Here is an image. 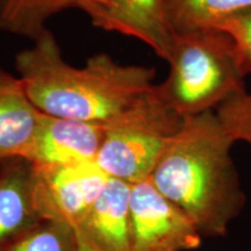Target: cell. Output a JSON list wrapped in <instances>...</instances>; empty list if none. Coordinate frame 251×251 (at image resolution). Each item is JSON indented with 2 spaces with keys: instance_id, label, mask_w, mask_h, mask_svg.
<instances>
[{
  "instance_id": "obj_1",
  "label": "cell",
  "mask_w": 251,
  "mask_h": 251,
  "mask_svg": "<svg viewBox=\"0 0 251 251\" xmlns=\"http://www.w3.org/2000/svg\"><path fill=\"white\" fill-rule=\"evenodd\" d=\"M18 77L41 113L50 117L107 124L153 86L156 70L120 64L106 52L83 68L69 64L49 29L15 56Z\"/></svg>"
},
{
  "instance_id": "obj_2",
  "label": "cell",
  "mask_w": 251,
  "mask_h": 251,
  "mask_svg": "<svg viewBox=\"0 0 251 251\" xmlns=\"http://www.w3.org/2000/svg\"><path fill=\"white\" fill-rule=\"evenodd\" d=\"M234 143L214 111L185 117L150 177L202 236H224L246 205L230 156Z\"/></svg>"
},
{
  "instance_id": "obj_3",
  "label": "cell",
  "mask_w": 251,
  "mask_h": 251,
  "mask_svg": "<svg viewBox=\"0 0 251 251\" xmlns=\"http://www.w3.org/2000/svg\"><path fill=\"white\" fill-rule=\"evenodd\" d=\"M166 62L170 72L157 90L181 118L215 111L228 99L247 91V72L233 40L225 31L175 33Z\"/></svg>"
},
{
  "instance_id": "obj_4",
  "label": "cell",
  "mask_w": 251,
  "mask_h": 251,
  "mask_svg": "<svg viewBox=\"0 0 251 251\" xmlns=\"http://www.w3.org/2000/svg\"><path fill=\"white\" fill-rule=\"evenodd\" d=\"M183 118L153 85L124 112L105 124L96 163L108 178L130 185L151 177Z\"/></svg>"
},
{
  "instance_id": "obj_5",
  "label": "cell",
  "mask_w": 251,
  "mask_h": 251,
  "mask_svg": "<svg viewBox=\"0 0 251 251\" xmlns=\"http://www.w3.org/2000/svg\"><path fill=\"white\" fill-rule=\"evenodd\" d=\"M133 251H190L201 246L193 220L147 179L130 185Z\"/></svg>"
},
{
  "instance_id": "obj_6",
  "label": "cell",
  "mask_w": 251,
  "mask_h": 251,
  "mask_svg": "<svg viewBox=\"0 0 251 251\" xmlns=\"http://www.w3.org/2000/svg\"><path fill=\"white\" fill-rule=\"evenodd\" d=\"M35 200L43 220L77 227L109 178L96 162L35 165Z\"/></svg>"
},
{
  "instance_id": "obj_7",
  "label": "cell",
  "mask_w": 251,
  "mask_h": 251,
  "mask_svg": "<svg viewBox=\"0 0 251 251\" xmlns=\"http://www.w3.org/2000/svg\"><path fill=\"white\" fill-rule=\"evenodd\" d=\"M105 124L50 117L42 113L26 159L35 165L96 162Z\"/></svg>"
},
{
  "instance_id": "obj_8",
  "label": "cell",
  "mask_w": 251,
  "mask_h": 251,
  "mask_svg": "<svg viewBox=\"0 0 251 251\" xmlns=\"http://www.w3.org/2000/svg\"><path fill=\"white\" fill-rule=\"evenodd\" d=\"M92 24L143 41L159 57L165 61L169 58L175 33L164 0H108Z\"/></svg>"
},
{
  "instance_id": "obj_9",
  "label": "cell",
  "mask_w": 251,
  "mask_h": 251,
  "mask_svg": "<svg viewBox=\"0 0 251 251\" xmlns=\"http://www.w3.org/2000/svg\"><path fill=\"white\" fill-rule=\"evenodd\" d=\"M42 221L33 163L17 157L0 164V250Z\"/></svg>"
},
{
  "instance_id": "obj_10",
  "label": "cell",
  "mask_w": 251,
  "mask_h": 251,
  "mask_svg": "<svg viewBox=\"0 0 251 251\" xmlns=\"http://www.w3.org/2000/svg\"><path fill=\"white\" fill-rule=\"evenodd\" d=\"M130 184L109 178L83 221L75 227L99 251H133Z\"/></svg>"
},
{
  "instance_id": "obj_11",
  "label": "cell",
  "mask_w": 251,
  "mask_h": 251,
  "mask_svg": "<svg viewBox=\"0 0 251 251\" xmlns=\"http://www.w3.org/2000/svg\"><path fill=\"white\" fill-rule=\"evenodd\" d=\"M41 117L20 78L0 65V164L26 158Z\"/></svg>"
},
{
  "instance_id": "obj_12",
  "label": "cell",
  "mask_w": 251,
  "mask_h": 251,
  "mask_svg": "<svg viewBox=\"0 0 251 251\" xmlns=\"http://www.w3.org/2000/svg\"><path fill=\"white\" fill-rule=\"evenodd\" d=\"M107 4L108 0H0V29L34 41L48 30V20L59 12L78 8L92 21Z\"/></svg>"
},
{
  "instance_id": "obj_13",
  "label": "cell",
  "mask_w": 251,
  "mask_h": 251,
  "mask_svg": "<svg viewBox=\"0 0 251 251\" xmlns=\"http://www.w3.org/2000/svg\"><path fill=\"white\" fill-rule=\"evenodd\" d=\"M174 33L215 29L225 19L251 7V0H164Z\"/></svg>"
},
{
  "instance_id": "obj_14",
  "label": "cell",
  "mask_w": 251,
  "mask_h": 251,
  "mask_svg": "<svg viewBox=\"0 0 251 251\" xmlns=\"http://www.w3.org/2000/svg\"><path fill=\"white\" fill-rule=\"evenodd\" d=\"M0 251H78L76 229L65 222L43 220Z\"/></svg>"
},
{
  "instance_id": "obj_15",
  "label": "cell",
  "mask_w": 251,
  "mask_h": 251,
  "mask_svg": "<svg viewBox=\"0 0 251 251\" xmlns=\"http://www.w3.org/2000/svg\"><path fill=\"white\" fill-rule=\"evenodd\" d=\"M215 114L235 142L251 146V93L242 92L219 106Z\"/></svg>"
},
{
  "instance_id": "obj_16",
  "label": "cell",
  "mask_w": 251,
  "mask_h": 251,
  "mask_svg": "<svg viewBox=\"0 0 251 251\" xmlns=\"http://www.w3.org/2000/svg\"><path fill=\"white\" fill-rule=\"evenodd\" d=\"M215 29L225 31L230 36L244 71L251 74V7L231 14Z\"/></svg>"
},
{
  "instance_id": "obj_17",
  "label": "cell",
  "mask_w": 251,
  "mask_h": 251,
  "mask_svg": "<svg viewBox=\"0 0 251 251\" xmlns=\"http://www.w3.org/2000/svg\"><path fill=\"white\" fill-rule=\"evenodd\" d=\"M76 234H77V240H78V251H99L96 247L93 246L92 242H91L89 238H87L85 235L81 234L78 229H76Z\"/></svg>"
}]
</instances>
